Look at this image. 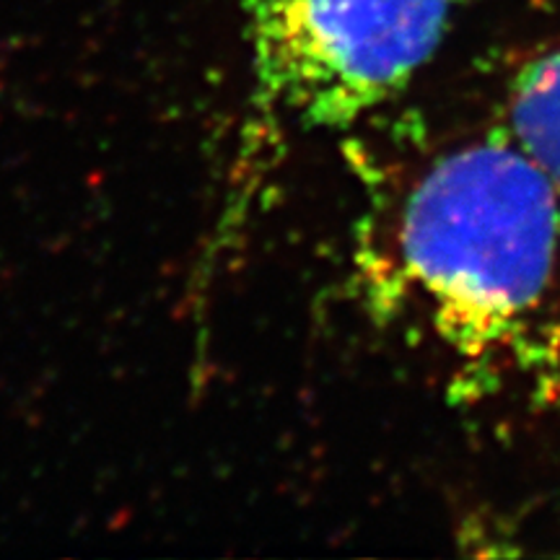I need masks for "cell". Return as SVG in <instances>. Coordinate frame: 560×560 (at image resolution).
Here are the masks:
<instances>
[{
	"label": "cell",
	"instance_id": "3957f363",
	"mask_svg": "<svg viewBox=\"0 0 560 560\" xmlns=\"http://www.w3.org/2000/svg\"><path fill=\"white\" fill-rule=\"evenodd\" d=\"M509 136L560 187V50L532 60L516 75Z\"/></svg>",
	"mask_w": 560,
	"mask_h": 560
},
{
	"label": "cell",
	"instance_id": "7a4b0ae2",
	"mask_svg": "<svg viewBox=\"0 0 560 560\" xmlns=\"http://www.w3.org/2000/svg\"><path fill=\"white\" fill-rule=\"evenodd\" d=\"M457 0H249L255 109L340 130L395 100L444 39Z\"/></svg>",
	"mask_w": 560,
	"mask_h": 560
},
{
	"label": "cell",
	"instance_id": "6da1fadb",
	"mask_svg": "<svg viewBox=\"0 0 560 560\" xmlns=\"http://www.w3.org/2000/svg\"><path fill=\"white\" fill-rule=\"evenodd\" d=\"M558 247L560 187L506 130L420 174L397 219L395 272L441 346L478 363L532 330Z\"/></svg>",
	"mask_w": 560,
	"mask_h": 560
}]
</instances>
